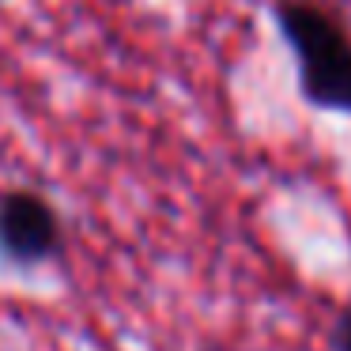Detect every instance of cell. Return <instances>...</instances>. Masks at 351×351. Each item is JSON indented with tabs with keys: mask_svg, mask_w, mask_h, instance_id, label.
I'll return each mask as SVG.
<instances>
[{
	"mask_svg": "<svg viewBox=\"0 0 351 351\" xmlns=\"http://www.w3.org/2000/svg\"><path fill=\"white\" fill-rule=\"evenodd\" d=\"M276 19L295 49L302 95L321 110L351 114V38L340 31V23L321 8L295 0H283Z\"/></svg>",
	"mask_w": 351,
	"mask_h": 351,
	"instance_id": "cell-1",
	"label": "cell"
},
{
	"mask_svg": "<svg viewBox=\"0 0 351 351\" xmlns=\"http://www.w3.org/2000/svg\"><path fill=\"white\" fill-rule=\"evenodd\" d=\"M61 245L57 212L34 193H4L0 197V253L19 265H38Z\"/></svg>",
	"mask_w": 351,
	"mask_h": 351,
	"instance_id": "cell-2",
	"label": "cell"
},
{
	"mask_svg": "<svg viewBox=\"0 0 351 351\" xmlns=\"http://www.w3.org/2000/svg\"><path fill=\"white\" fill-rule=\"evenodd\" d=\"M336 348H340V351H351V313L340 321V332H336Z\"/></svg>",
	"mask_w": 351,
	"mask_h": 351,
	"instance_id": "cell-3",
	"label": "cell"
}]
</instances>
